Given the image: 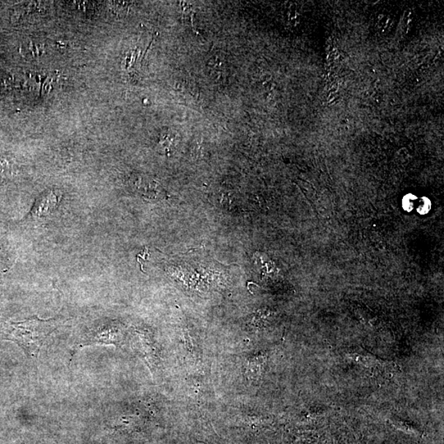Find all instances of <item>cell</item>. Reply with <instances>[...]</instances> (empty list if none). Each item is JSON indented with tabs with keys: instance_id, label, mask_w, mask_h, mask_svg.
<instances>
[{
	"instance_id": "cell-1",
	"label": "cell",
	"mask_w": 444,
	"mask_h": 444,
	"mask_svg": "<svg viewBox=\"0 0 444 444\" xmlns=\"http://www.w3.org/2000/svg\"><path fill=\"white\" fill-rule=\"evenodd\" d=\"M56 327L54 320L33 317L8 324L3 333V339L17 343L29 359H38L40 349Z\"/></svg>"
},
{
	"instance_id": "cell-2",
	"label": "cell",
	"mask_w": 444,
	"mask_h": 444,
	"mask_svg": "<svg viewBox=\"0 0 444 444\" xmlns=\"http://www.w3.org/2000/svg\"><path fill=\"white\" fill-rule=\"evenodd\" d=\"M119 329L115 325H102L87 334L81 340L79 347L92 345H115L120 342Z\"/></svg>"
},
{
	"instance_id": "cell-3",
	"label": "cell",
	"mask_w": 444,
	"mask_h": 444,
	"mask_svg": "<svg viewBox=\"0 0 444 444\" xmlns=\"http://www.w3.org/2000/svg\"><path fill=\"white\" fill-rule=\"evenodd\" d=\"M58 203L57 194L53 191H49L40 196L35 203L33 214L36 219L43 217L51 214L56 207Z\"/></svg>"
},
{
	"instance_id": "cell-4",
	"label": "cell",
	"mask_w": 444,
	"mask_h": 444,
	"mask_svg": "<svg viewBox=\"0 0 444 444\" xmlns=\"http://www.w3.org/2000/svg\"><path fill=\"white\" fill-rule=\"evenodd\" d=\"M422 199L424 202L422 203V205L419 206L418 211L420 214L425 215L428 214L430 211V208H431V203H430L429 199L427 198H423Z\"/></svg>"
},
{
	"instance_id": "cell-5",
	"label": "cell",
	"mask_w": 444,
	"mask_h": 444,
	"mask_svg": "<svg viewBox=\"0 0 444 444\" xmlns=\"http://www.w3.org/2000/svg\"><path fill=\"white\" fill-rule=\"evenodd\" d=\"M406 198V199H409V201L407 202L403 201L402 207L403 208H404V210L407 212H411L412 209H413V205H414L413 201L415 200L416 198L412 196V194H407Z\"/></svg>"
}]
</instances>
